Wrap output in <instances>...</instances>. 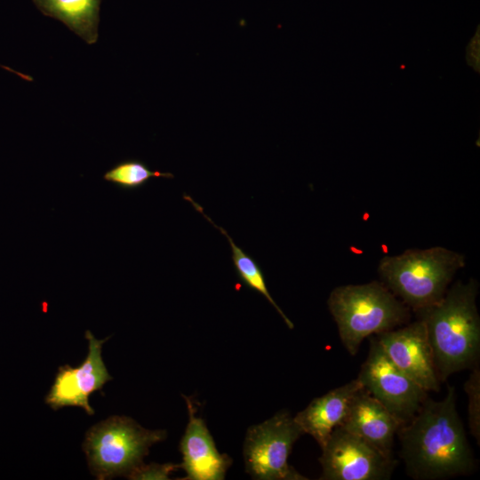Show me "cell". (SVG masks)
Listing matches in <instances>:
<instances>
[{"label": "cell", "mask_w": 480, "mask_h": 480, "mask_svg": "<svg viewBox=\"0 0 480 480\" xmlns=\"http://www.w3.org/2000/svg\"><path fill=\"white\" fill-rule=\"evenodd\" d=\"M180 464L174 463H155L144 464L143 462L134 468L128 475V479L132 480H166L169 476L178 468Z\"/></svg>", "instance_id": "obj_18"}, {"label": "cell", "mask_w": 480, "mask_h": 480, "mask_svg": "<svg viewBox=\"0 0 480 480\" xmlns=\"http://www.w3.org/2000/svg\"><path fill=\"white\" fill-rule=\"evenodd\" d=\"M303 434L286 411L253 426L246 432L244 459L246 472L258 480H305L289 465L292 446Z\"/></svg>", "instance_id": "obj_6"}, {"label": "cell", "mask_w": 480, "mask_h": 480, "mask_svg": "<svg viewBox=\"0 0 480 480\" xmlns=\"http://www.w3.org/2000/svg\"><path fill=\"white\" fill-rule=\"evenodd\" d=\"M327 306L350 356L357 354L367 337L396 329L410 318V308L377 281L338 286Z\"/></svg>", "instance_id": "obj_4"}, {"label": "cell", "mask_w": 480, "mask_h": 480, "mask_svg": "<svg viewBox=\"0 0 480 480\" xmlns=\"http://www.w3.org/2000/svg\"><path fill=\"white\" fill-rule=\"evenodd\" d=\"M172 179L170 172L151 171L143 162L136 159L124 160L105 172L103 179L124 189H135L144 186L151 178Z\"/></svg>", "instance_id": "obj_16"}, {"label": "cell", "mask_w": 480, "mask_h": 480, "mask_svg": "<svg viewBox=\"0 0 480 480\" xmlns=\"http://www.w3.org/2000/svg\"><path fill=\"white\" fill-rule=\"evenodd\" d=\"M184 199L190 202L195 209L203 214L206 220L218 228L228 240L232 251V260L240 280L249 288L263 295L268 302L276 309L282 316L286 325L293 328V323L286 316L284 311L278 307L272 296L270 295L266 284L263 272L258 263L248 254H246L240 247H238L233 239L228 236V232L220 226L216 225L211 218L204 212L203 208L196 204L189 196L184 195Z\"/></svg>", "instance_id": "obj_15"}, {"label": "cell", "mask_w": 480, "mask_h": 480, "mask_svg": "<svg viewBox=\"0 0 480 480\" xmlns=\"http://www.w3.org/2000/svg\"><path fill=\"white\" fill-rule=\"evenodd\" d=\"M403 424L364 387L352 397L341 424L387 456H392L395 436Z\"/></svg>", "instance_id": "obj_12"}, {"label": "cell", "mask_w": 480, "mask_h": 480, "mask_svg": "<svg viewBox=\"0 0 480 480\" xmlns=\"http://www.w3.org/2000/svg\"><path fill=\"white\" fill-rule=\"evenodd\" d=\"M323 480H383L390 478L396 460L359 436L336 427L319 458Z\"/></svg>", "instance_id": "obj_8"}, {"label": "cell", "mask_w": 480, "mask_h": 480, "mask_svg": "<svg viewBox=\"0 0 480 480\" xmlns=\"http://www.w3.org/2000/svg\"><path fill=\"white\" fill-rule=\"evenodd\" d=\"M468 399V426L471 435L480 441V370L478 365L472 368L469 378L464 384Z\"/></svg>", "instance_id": "obj_17"}, {"label": "cell", "mask_w": 480, "mask_h": 480, "mask_svg": "<svg viewBox=\"0 0 480 480\" xmlns=\"http://www.w3.org/2000/svg\"><path fill=\"white\" fill-rule=\"evenodd\" d=\"M363 388L357 378L340 386L309 404L294 416L303 434L311 436L322 449L333 429L340 426L354 395Z\"/></svg>", "instance_id": "obj_13"}, {"label": "cell", "mask_w": 480, "mask_h": 480, "mask_svg": "<svg viewBox=\"0 0 480 480\" xmlns=\"http://www.w3.org/2000/svg\"><path fill=\"white\" fill-rule=\"evenodd\" d=\"M464 266V254L436 246L385 256L379 263L378 273L382 284L417 312L438 302Z\"/></svg>", "instance_id": "obj_3"}, {"label": "cell", "mask_w": 480, "mask_h": 480, "mask_svg": "<svg viewBox=\"0 0 480 480\" xmlns=\"http://www.w3.org/2000/svg\"><path fill=\"white\" fill-rule=\"evenodd\" d=\"M188 412V423L180 440L181 468L188 480H222L232 460L219 452L204 420L196 415L189 397L183 396Z\"/></svg>", "instance_id": "obj_11"}, {"label": "cell", "mask_w": 480, "mask_h": 480, "mask_svg": "<svg viewBox=\"0 0 480 480\" xmlns=\"http://www.w3.org/2000/svg\"><path fill=\"white\" fill-rule=\"evenodd\" d=\"M88 341V354L77 367L68 364L59 367L52 386L45 396V404L54 411L66 406L80 407L87 414L94 410L89 403L90 396L100 390L112 380L101 356L103 344L110 338L96 339L90 331L84 334Z\"/></svg>", "instance_id": "obj_9"}, {"label": "cell", "mask_w": 480, "mask_h": 480, "mask_svg": "<svg viewBox=\"0 0 480 480\" xmlns=\"http://www.w3.org/2000/svg\"><path fill=\"white\" fill-rule=\"evenodd\" d=\"M101 0H33L45 16L64 23L88 44L98 41Z\"/></svg>", "instance_id": "obj_14"}, {"label": "cell", "mask_w": 480, "mask_h": 480, "mask_svg": "<svg viewBox=\"0 0 480 480\" xmlns=\"http://www.w3.org/2000/svg\"><path fill=\"white\" fill-rule=\"evenodd\" d=\"M457 394L447 387L443 400L427 397L416 414L397 431L407 474L419 480L469 474L475 461L457 412Z\"/></svg>", "instance_id": "obj_1"}, {"label": "cell", "mask_w": 480, "mask_h": 480, "mask_svg": "<svg viewBox=\"0 0 480 480\" xmlns=\"http://www.w3.org/2000/svg\"><path fill=\"white\" fill-rule=\"evenodd\" d=\"M467 60L468 65L473 67L475 70L479 71V31L476 33L471 39L467 51Z\"/></svg>", "instance_id": "obj_19"}, {"label": "cell", "mask_w": 480, "mask_h": 480, "mask_svg": "<svg viewBox=\"0 0 480 480\" xmlns=\"http://www.w3.org/2000/svg\"><path fill=\"white\" fill-rule=\"evenodd\" d=\"M389 359L427 392L439 391L440 380L424 322L416 321L375 335Z\"/></svg>", "instance_id": "obj_10"}, {"label": "cell", "mask_w": 480, "mask_h": 480, "mask_svg": "<svg viewBox=\"0 0 480 480\" xmlns=\"http://www.w3.org/2000/svg\"><path fill=\"white\" fill-rule=\"evenodd\" d=\"M357 379L403 425L419 411L428 392L401 371L387 356L376 337Z\"/></svg>", "instance_id": "obj_7"}, {"label": "cell", "mask_w": 480, "mask_h": 480, "mask_svg": "<svg viewBox=\"0 0 480 480\" xmlns=\"http://www.w3.org/2000/svg\"><path fill=\"white\" fill-rule=\"evenodd\" d=\"M478 283L458 281L436 304L415 312L426 326L440 382L452 374L478 365L480 317Z\"/></svg>", "instance_id": "obj_2"}, {"label": "cell", "mask_w": 480, "mask_h": 480, "mask_svg": "<svg viewBox=\"0 0 480 480\" xmlns=\"http://www.w3.org/2000/svg\"><path fill=\"white\" fill-rule=\"evenodd\" d=\"M166 435L164 429H147L130 417L113 415L88 429L82 448L97 479L126 477Z\"/></svg>", "instance_id": "obj_5"}]
</instances>
